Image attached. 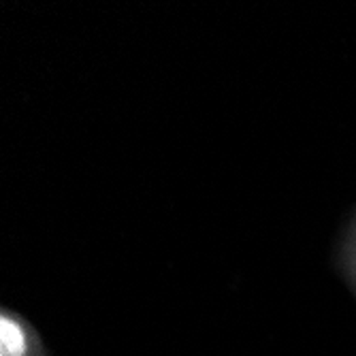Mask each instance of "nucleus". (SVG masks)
I'll return each mask as SVG.
<instances>
[{"label": "nucleus", "mask_w": 356, "mask_h": 356, "mask_svg": "<svg viewBox=\"0 0 356 356\" xmlns=\"http://www.w3.org/2000/svg\"><path fill=\"white\" fill-rule=\"evenodd\" d=\"M3 350L9 356H19L24 352V337H22L19 329L7 318L3 320Z\"/></svg>", "instance_id": "f257e3e1"}]
</instances>
